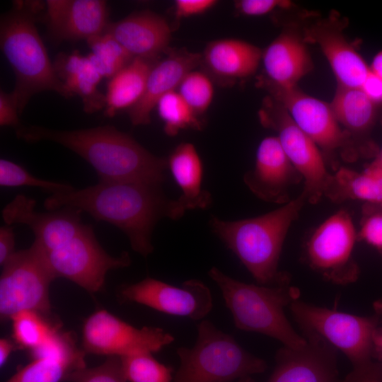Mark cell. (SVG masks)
I'll return each mask as SVG.
<instances>
[{"instance_id":"cell-26","label":"cell","mask_w":382,"mask_h":382,"mask_svg":"<svg viewBox=\"0 0 382 382\" xmlns=\"http://www.w3.org/2000/svg\"><path fill=\"white\" fill-rule=\"evenodd\" d=\"M262 52L248 42L226 38L211 42L202 60L215 75L226 79H243L255 73Z\"/></svg>"},{"instance_id":"cell-43","label":"cell","mask_w":382,"mask_h":382,"mask_svg":"<svg viewBox=\"0 0 382 382\" xmlns=\"http://www.w3.org/2000/svg\"><path fill=\"white\" fill-rule=\"evenodd\" d=\"M374 313L376 314L381 320V324L377 331L375 342L378 358L382 364V299H378L373 305Z\"/></svg>"},{"instance_id":"cell-46","label":"cell","mask_w":382,"mask_h":382,"mask_svg":"<svg viewBox=\"0 0 382 382\" xmlns=\"http://www.w3.org/2000/svg\"><path fill=\"white\" fill-rule=\"evenodd\" d=\"M373 162L382 167V148L376 154V157Z\"/></svg>"},{"instance_id":"cell-16","label":"cell","mask_w":382,"mask_h":382,"mask_svg":"<svg viewBox=\"0 0 382 382\" xmlns=\"http://www.w3.org/2000/svg\"><path fill=\"white\" fill-rule=\"evenodd\" d=\"M35 200L18 195L3 209L2 217L7 225L28 226L35 237L33 243L42 251L61 246L87 226L81 222L79 210L64 208L41 213L35 211Z\"/></svg>"},{"instance_id":"cell-10","label":"cell","mask_w":382,"mask_h":382,"mask_svg":"<svg viewBox=\"0 0 382 382\" xmlns=\"http://www.w3.org/2000/svg\"><path fill=\"white\" fill-rule=\"evenodd\" d=\"M357 239L352 219L346 210L337 211L323 221L312 233L305 248L310 267L333 284L354 282L359 267L353 256Z\"/></svg>"},{"instance_id":"cell-19","label":"cell","mask_w":382,"mask_h":382,"mask_svg":"<svg viewBox=\"0 0 382 382\" xmlns=\"http://www.w3.org/2000/svg\"><path fill=\"white\" fill-rule=\"evenodd\" d=\"M86 352L77 348L71 332L59 330L33 354L6 382H62L74 371L85 366Z\"/></svg>"},{"instance_id":"cell-38","label":"cell","mask_w":382,"mask_h":382,"mask_svg":"<svg viewBox=\"0 0 382 382\" xmlns=\"http://www.w3.org/2000/svg\"><path fill=\"white\" fill-rule=\"evenodd\" d=\"M290 1L284 0H241L236 1V8L242 14L259 16L272 11L276 8H288Z\"/></svg>"},{"instance_id":"cell-34","label":"cell","mask_w":382,"mask_h":382,"mask_svg":"<svg viewBox=\"0 0 382 382\" xmlns=\"http://www.w3.org/2000/svg\"><path fill=\"white\" fill-rule=\"evenodd\" d=\"M178 92L198 115L205 112L211 105L214 98V86L204 73L192 70L184 77Z\"/></svg>"},{"instance_id":"cell-33","label":"cell","mask_w":382,"mask_h":382,"mask_svg":"<svg viewBox=\"0 0 382 382\" xmlns=\"http://www.w3.org/2000/svg\"><path fill=\"white\" fill-rule=\"evenodd\" d=\"M124 376L129 382H172L173 369L143 352L121 357Z\"/></svg>"},{"instance_id":"cell-1","label":"cell","mask_w":382,"mask_h":382,"mask_svg":"<svg viewBox=\"0 0 382 382\" xmlns=\"http://www.w3.org/2000/svg\"><path fill=\"white\" fill-rule=\"evenodd\" d=\"M173 200L158 185L100 180L83 189L52 193L44 206L50 211L69 208L85 212L114 225L127 236L132 250L146 257L154 250L151 236L156 224L163 217L171 219Z\"/></svg>"},{"instance_id":"cell-11","label":"cell","mask_w":382,"mask_h":382,"mask_svg":"<svg viewBox=\"0 0 382 382\" xmlns=\"http://www.w3.org/2000/svg\"><path fill=\"white\" fill-rule=\"evenodd\" d=\"M259 117L265 127L277 133L286 155L301 175L304 183L302 192L307 202L318 203L324 196L331 177L322 151L275 100L265 101Z\"/></svg>"},{"instance_id":"cell-8","label":"cell","mask_w":382,"mask_h":382,"mask_svg":"<svg viewBox=\"0 0 382 382\" xmlns=\"http://www.w3.org/2000/svg\"><path fill=\"white\" fill-rule=\"evenodd\" d=\"M0 277V316L11 319L23 311L48 315L50 285L55 279L35 245L16 251L2 266Z\"/></svg>"},{"instance_id":"cell-28","label":"cell","mask_w":382,"mask_h":382,"mask_svg":"<svg viewBox=\"0 0 382 382\" xmlns=\"http://www.w3.org/2000/svg\"><path fill=\"white\" fill-rule=\"evenodd\" d=\"M330 106L338 123L349 134L359 153L361 151V138L375 122L376 105L361 88L339 86Z\"/></svg>"},{"instance_id":"cell-15","label":"cell","mask_w":382,"mask_h":382,"mask_svg":"<svg viewBox=\"0 0 382 382\" xmlns=\"http://www.w3.org/2000/svg\"><path fill=\"white\" fill-rule=\"evenodd\" d=\"M301 330L306 344L299 348H280L274 371L266 382H342L337 349L314 331Z\"/></svg>"},{"instance_id":"cell-18","label":"cell","mask_w":382,"mask_h":382,"mask_svg":"<svg viewBox=\"0 0 382 382\" xmlns=\"http://www.w3.org/2000/svg\"><path fill=\"white\" fill-rule=\"evenodd\" d=\"M48 28L59 41L86 40L104 33L108 22L107 3L101 0H48Z\"/></svg>"},{"instance_id":"cell-13","label":"cell","mask_w":382,"mask_h":382,"mask_svg":"<svg viewBox=\"0 0 382 382\" xmlns=\"http://www.w3.org/2000/svg\"><path fill=\"white\" fill-rule=\"evenodd\" d=\"M173 341L174 337L162 328H138L106 310L91 314L82 329V349L107 357L157 352Z\"/></svg>"},{"instance_id":"cell-42","label":"cell","mask_w":382,"mask_h":382,"mask_svg":"<svg viewBox=\"0 0 382 382\" xmlns=\"http://www.w3.org/2000/svg\"><path fill=\"white\" fill-rule=\"evenodd\" d=\"M360 88L374 103H382L381 78L370 71Z\"/></svg>"},{"instance_id":"cell-36","label":"cell","mask_w":382,"mask_h":382,"mask_svg":"<svg viewBox=\"0 0 382 382\" xmlns=\"http://www.w3.org/2000/svg\"><path fill=\"white\" fill-rule=\"evenodd\" d=\"M69 382H127L122 369L120 358L108 357L99 366L88 368L86 366L71 372Z\"/></svg>"},{"instance_id":"cell-37","label":"cell","mask_w":382,"mask_h":382,"mask_svg":"<svg viewBox=\"0 0 382 382\" xmlns=\"http://www.w3.org/2000/svg\"><path fill=\"white\" fill-rule=\"evenodd\" d=\"M357 239L382 253V209L372 208L371 204L364 209Z\"/></svg>"},{"instance_id":"cell-7","label":"cell","mask_w":382,"mask_h":382,"mask_svg":"<svg viewBox=\"0 0 382 382\" xmlns=\"http://www.w3.org/2000/svg\"><path fill=\"white\" fill-rule=\"evenodd\" d=\"M197 329L194 346L177 349L180 366L172 382H233L267 369L265 360L209 320L200 321Z\"/></svg>"},{"instance_id":"cell-2","label":"cell","mask_w":382,"mask_h":382,"mask_svg":"<svg viewBox=\"0 0 382 382\" xmlns=\"http://www.w3.org/2000/svg\"><path fill=\"white\" fill-rule=\"evenodd\" d=\"M16 136L27 142L50 141L74 151L95 169L102 181H127L161 186L167 159L158 157L129 134L110 125L57 130L20 125Z\"/></svg>"},{"instance_id":"cell-27","label":"cell","mask_w":382,"mask_h":382,"mask_svg":"<svg viewBox=\"0 0 382 382\" xmlns=\"http://www.w3.org/2000/svg\"><path fill=\"white\" fill-rule=\"evenodd\" d=\"M324 196L333 202L354 199L382 206V167L372 162L360 172L339 168L331 174Z\"/></svg>"},{"instance_id":"cell-22","label":"cell","mask_w":382,"mask_h":382,"mask_svg":"<svg viewBox=\"0 0 382 382\" xmlns=\"http://www.w3.org/2000/svg\"><path fill=\"white\" fill-rule=\"evenodd\" d=\"M304 40L319 46L339 86L361 88L370 72L369 66L340 31L332 25L318 23L306 30Z\"/></svg>"},{"instance_id":"cell-21","label":"cell","mask_w":382,"mask_h":382,"mask_svg":"<svg viewBox=\"0 0 382 382\" xmlns=\"http://www.w3.org/2000/svg\"><path fill=\"white\" fill-rule=\"evenodd\" d=\"M104 33L112 36L134 57L154 59L170 42L171 30L160 15L149 11L108 23Z\"/></svg>"},{"instance_id":"cell-32","label":"cell","mask_w":382,"mask_h":382,"mask_svg":"<svg viewBox=\"0 0 382 382\" xmlns=\"http://www.w3.org/2000/svg\"><path fill=\"white\" fill-rule=\"evenodd\" d=\"M156 106L167 135L174 137L187 128L201 129L197 115L178 92L173 91L167 93L159 100Z\"/></svg>"},{"instance_id":"cell-5","label":"cell","mask_w":382,"mask_h":382,"mask_svg":"<svg viewBox=\"0 0 382 382\" xmlns=\"http://www.w3.org/2000/svg\"><path fill=\"white\" fill-rule=\"evenodd\" d=\"M208 275L221 290L237 328L265 335L290 348L306 344V338L298 334L284 313L285 307L299 298V290L290 284L287 273L269 285L240 282L216 267Z\"/></svg>"},{"instance_id":"cell-30","label":"cell","mask_w":382,"mask_h":382,"mask_svg":"<svg viewBox=\"0 0 382 382\" xmlns=\"http://www.w3.org/2000/svg\"><path fill=\"white\" fill-rule=\"evenodd\" d=\"M12 337L17 347L32 352L45 345L59 330L50 325L42 315L33 311H23L13 315Z\"/></svg>"},{"instance_id":"cell-40","label":"cell","mask_w":382,"mask_h":382,"mask_svg":"<svg viewBox=\"0 0 382 382\" xmlns=\"http://www.w3.org/2000/svg\"><path fill=\"white\" fill-rule=\"evenodd\" d=\"M215 0H177L175 2V14L178 19L203 13L212 8Z\"/></svg>"},{"instance_id":"cell-29","label":"cell","mask_w":382,"mask_h":382,"mask_svg":"<svg viewBox=\"0 0 382 382\" xmlns=\"http://www.w3.org/2000/svg\"><path fill=\"white\" fill-rule=\"evenodd\" d=\"M154 59L134 57L112 77L107 86L105 114L113 117L118 111L131 108L141 98Z\"/></svg>"},{"instance_id":"cell-9","label":"cell","mask_w":382,"mask_h":382,"mask_svg":"<svg viewBox=\"0 0 382 382\" xmlns=\"http://www.w3.org/2000/svg\"><path fill=\"white\" fill-rule=\"evenodd\" d=\"M39 250L55 278L67 279L91 294L103 289L108 271L131 264L127 252L118 257L109 255L99 244L92 227L88 225L57 248L47 252Z\"/></svg>"},{"instance_id":"cell-12","label":"cell","mask_w":382,"mask_h":382,"mask_svg":"<svg viewBox=\"0 0 382 382\" xmlns=\"http://www.w3.org/2000/svg\"><path fill=\"white\" fill-rule=\"evenodd\" d=\"M274 99L288 112L297 126L330 156L340 153L346 161H353L358 151L349 134L338 123L330 105L311 96L296 86L282 88L270 82Z\"/></svg>"},{"instance_id":"cell-45","label":"cell","mask_w":382,"mask_h":382,"mask_svg":"<svg viewBox=\"0 0 382 382\" xmlns=\"http://www.w3.org/2000/svg\"><path fill=\"white\" fill-rule=\"evenodd\" d=\"M369 69L371 73L382 79V50L374 56Z\"/></svg>"},{"instance_id":"cell-25","label":"cell","mask_w":382,"mask_h":382,"mask_svg":"<svg viewBox=\"0 0 382 382\" xmlns=\"http://www.w3.org/2000/svg\"><path fill=\"white\" fill-rule=\"evenodd\" d=\"M54 67L59 80L71 93L79 96L86 112H94L105 107V96L98 89L103 76L88 56L74 51L70 54L60 53Z\"/></svg>"},{"instance_id":"cell-6","label":"cell","mask_w":382,"mask_h":382,"mask_svg":"<svg viewBox=\"0 0 382 382\" xmlns=\"http://www.w3.org/2000/svg\"><path fill=\"white\" fill-rule=\"evenodd\" d=\"M289 306L301 330L319 334L347 357L352 369L342 382H382V364L375 342L381 324L376 314L357 316L299 299Z\"/></svg>"},{"instance_id":"cell-20","label":"cell","mask_w":382,"mask_h":382,"mask_svg":"<svg viewBox=\"0 0 382 382\" xmlns=\"http://www.w3.org/2000/svg\"><path fill=\"white\" fill-rule=\"evenodd\" d=\"M202 62V55L180 50L170 53L153 66L139 100L128 110L133 125H144L151 121V112L159 100L175 91L190 71Z\"/></svg>"},{"instance_id":"cell-14","label":"cell","mask_w":382,"mask_h":382,"mask_svg":"<svg viewBox=\"0 0 382 382\" xmlns=\"http://www.w3.org/2000/svg\"><path fill=\"white\" fill-rule=\"evenodd\" d=\"M122 301L139 303L166 314L199 320L213 307L209 289L198 279H189L180 286L146 277L123 285L119 291Z\"/></svg>"},{"instance_id":"cell-4","label":"cell","mask_w":382,"mask_h":382,"mask_svg":"<svg viewBox=\"0 0 382 382\" xmlns=\"http://www.w3.org/2000/svg\"><path fill=\"white\" fill-rule=\"evenodd\" d=\"M39 3L16 1L0 21L1 50L16 77L11 93L21 114L31 98L51 91L73 96L58 78L35 25Z\"/></svg>"},{"instance_id":"cell-39","label":"cell","mask_w":382,"mask_h":382,"mask_svg":"<svg viewBox=\"0 0 382 382\" xmlns=\"http://www.w3.org/2000/svg\"><path fill=\"white\" fill-rule=\"evenodd\" d=\"M20 115L17 105L11 93L0 91V125L18 127Z\"/></svg>"},{"instance_id":"cell-44","label":"cell","mask_w":382,"mask_h":382,"mask_svg":"<svg viewBox=\"0 0 382 382\" xmlns=\"http://www.w3.org/2000/svg\"><path fill=\"white\" fill-rule=\"evenodd\" d=\"M17 347L15 342L7 338L0 340V366L2 367L8 360L11 352Z\"/></svg>"},{"instance_id":"cell-41","label":"cell","mask_w":382,"mask_h":382,"mask_svg":"<svg viewBox=\"0 0 382 382\" xmlns=\"http://www.w3.org/2000/svg\"><path fill=\"white\" fill-rule=\"evenodd\" d=\"M15 234L9 225L0 228V265L3 266L15 253Z\"/></svg>"},{"instance_id":"cell-23","label":"cell","mask_w":382,"mask_h":382,"mask_svg":"<svg viewBox=\"0 0 382 382\" xmlns=\"http://www.w3.org/2000/svg\"><path fill=\"white\" fill-rule=\"evenodd\" d=\"M304 41L296 33L284 32L267 47L262 60L272 83L282 88L295 87L311 70L313 64Z\"/></svg>"},{"instance_id":"cell-3","label":"cell","mask_w":382,"mask_h":382,"mask_svg":"<svg viewBox=\"0 0 382 382\" xmlns=\"http://www.w3.org/2000/svg\"><path fill=\"white\" fill-rule=\"evenodd\" d=\"M306 202V197L301 192L280 207L260 216L236 221L212 216L209 226L259 284H272L284 274L278 270L282 246Z\"/></svg>"},{"instance_id":"cell-17","label":"cell","mask_w":382,"mask_h":382,"mask_svg":"<svg viewBox=\"0 0 382 382\" xmlns=\"http://www.w3.org/2000/svg\"><path fill=\"white\" fill-rule=\"evenodd\" d=\"M243 181L259 199L282 205L291 200V187L303 180L286 155L277 137L270 136L260 141L254 168L245 173Z\"/></svg>"},{"instance_id":"cell-24","label":"cell","mask_w":382,"mask_h":382,"mask_svg":"<svg viewBox=\"0 0 382 382\" xmlns=\"http://www.w3.org/2000/svg\"><path fill=\"white\" fill-rule=\"evenodd\" d=\"M167 166L182 191L175 199L177 219L187 210L207 208L212 197L202 189V162L195 146L187 142L180 144L167 158Z\"/></svg>"},{"instance_id":"cell-35","label":"cell","mask_w":382,"mask_h":382,"mask_svg":"<svg viewBox=\"0 0 382 382\" xmlns=\"http://www.w3.org/2000/svg\"><path fill=\"white\" fill-rule=\"evenodd\" d=\"M0 185L35 187L49 191L52 194L73 187L69 185L35 178L21 166L4 158L0 160Z\"/></svg>"},{"instance_id":"cell-47","label":"cell","mask_w":382,"mask_h":382,"mask_svg":"<svg viewBox=\"0 0 382 382\" xmlns=\"http://www.w3.org/2000/svg\"><path fill=\"white\" fill-rule=\"evenodd\" d=\"M238 382H255L251 376H247L242 378L238 381Z\"/></svg>"},{"instance_id":"cell-31","label":"cell","mask_w":382,"mask_h":382,"mask_svg":"<svg viewBox=\"0 0 382 382\" xmlns=\"http://www.w3.org/2000/svg\"><path fill=\"white\" fill-rule=\"evenodd\" d=\"M86 41L91 49L87 56L103 78L110 79L134 58L107 33Z\"/></svg>"}]
</instances>
